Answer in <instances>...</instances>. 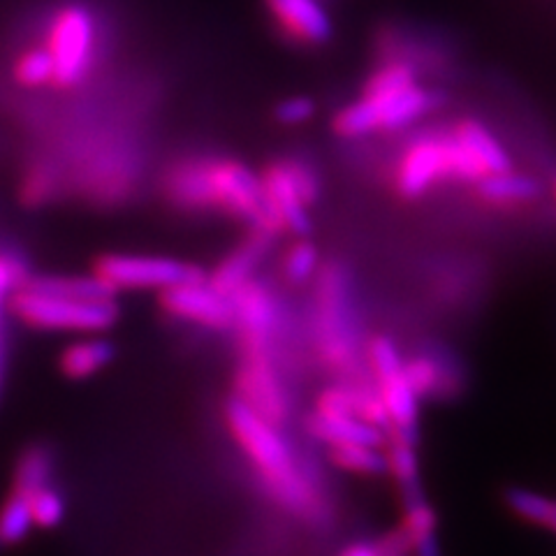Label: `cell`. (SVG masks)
I'll use <instances>...</instances> for the list:
<instances>
[{"label":"cell","mask_w":556,"mask_h":556,"mask_svg":"<svg viewBox=\"0 0 556 556\" xmlns=\"http://www.w3.org/2000/svg\"><path fill=\"white\" fill-rule=\"evenodd\" d=\"M482 177V167L445 126L422 128L406 139L392 161L390 186L399 200L417 202L439 186H473Z\"/></svg>","instance_id":"6da1fadb"},{"label":"cell","mask_w":556,"mask_h":556,"mask_svg":"<svg viewBox=\"0 0 556 556\" xmlns=\"http://www.w3.org/2000/svg\"><path fill=\"white\" fill-rule=\"evenodd\" d=\"M225 415H228L235 439L263 476L269 494L288 510L311 515L316 508V492L304 478L283 433L249 404H243L239 396L230 399Z\"/></svg>","instance_id":"7a4b0ae2"},{"label":"cell","mask_w":556,"mask_h":556,"mask_svg":"<svg viewBox=\"0 0 556 556\" xmlns=\"http://www.w3.org/2000/svg\"><path fill=\"white\" fill-rule=\"evenodd\" d=\"M445 93L415 84L410 89L382 96H359L332 118V132L341 139H367L376 132H394L415 126L417 121L439 112Z\"/></svg>","instance_id":"3957f363"},{"label":"cell","mask_w":556,"mask_h":556,"mask_svg":"<svg viewBox=\"0 0 556 556\" xmlns=\"http://www.w3.org/2000/svg\"><path fill=\"white\" fill-rule=\"evenodd\" d=\"M10 311L30 329L56 334H102L118 320L116 300H77L26 281L14 290Z\"/></svg>","instance_id":"277c9868"},{"label":"cell","mask_w":556,"mask_h":556,"mask_svg":"<svg viewBox=\"0 0 556 556\" xmlns=\"http://www.w3.org/2000/svg\"><path fill=\"white\" fill-rule=\"evenodd\" d=\"M96 38V22L86 8L67 5L54 16L47 49L54 59V84L61 89H73L93 73Z\"/></svg>","instance_id":"5b68a950"},{"label":"cell","mask_w":556,"mask_h":556,"mask_svg":"<svg viewBox=\"0 0 556 556\" xmlns=\"http://www.w3.org/2000/svg\"><path fill=\"white\" fill-rule=\"evenodd\" d=\"M93 274L108 283L116 294L121 290H167L181 283L200 281L206 274L181 263V260L163 255H132V253H110L102 255Z\"/></svg>","instance_id":"8992f818"},{"label":"cell","mask_w":556,"mask_h":556,"mask_svg":"<svg viewBox=\"0 0 556 556\" xmlns=\"http://www.w3.org/2000/svg\"><path fill=\"white\" fill-rule=\"evenodd\" d=\"M371 362L378 376L380 399L386 404L390 429L396 441L415 445L420 439V396L415 394L406 378L402 355H399L394 341L378 337L371 343Z\"/></svg>","instance_id":"52a82bcc"},{"label":"cell","mask_w":556,"mask_h":556,"mask_svg":"<svg viewBox=\"0 0 556 556\" xmlns=\"http://www.w3.org/2000/svg\"><path fill=\"white\" fill-rule=\"evenodd\" d=\"M318 329L323 351L332 362L355 353V308H353V286L345 267L332 263L323 267L318 276Z\"/></svg>","instance_id":"ba28073f"},{"label":"cell","mask_w":556,"mask_h":556,"mask_svg":"<svg viewBox=\"0 0 556 556\" xmlns=\"http://www.w3.org/2000/svg\"><path fill=\"white\" fill-rule=\"evenodd\" d=\"M161 306L172 318L208 329H230L237 320L232 298L208 283V278L163 290Z\"/></svg>","instance_id":"9c48e42d"},{"label":"cell","mask_w":556,"mask_h":556,"mask_svg":"<svg viewBox=\"0 0 556 556\" xmlns=\"http://www.w3.org/2000/svg\"><path fill=\"white\" fill-rule=\"evenodd\" d=\"M281 38L298 47H325L334 38L332 16L320 0H265Z\"/></svg>","instance_id":"30bf717a"},{"label":"cell","mask_w":556,"mask_h":556,"mask_svg":"<svg viewBox=\"0 0 556 556\" xmlns=\"http://www.w3.org/2000/svg\"><path fill=\"white\" fill-rule=\"evenodd\" d=\"M208 161H212V153H198L167 167L163 177V195L167 204L186 214L214 212Z\"/></svg>","instance_id":"8fae6325"},{"label":"cell","mask_w":556,"mask_h":556,"mask_svg":"<svg viewBox=\"0 0 556 556\" xmlns=\"http://www.w3.org/2000/svg\"><path fill=\"white\" fill-rule=\"evenodd\" d=\"M235 304V325L243 327V334H247L249 353H269V343L276 332L278 325V304L274 294L260 283L255 278H249L239 290L232 294Z\"/></svg>","instance_id":"7c38bea8"},{"label":"cell","mask_w":556,"mask_h":556,"mask_svg":"<svg viewBox=\"0 0 556 556\" xmlns=\"http://www.w3.org/2000/svg\"><path fill=\"white\" fill-rule=\"evenodd\" d=\"M260 181H263L265 195L269 200V206L278 225H281V230L300 239L308 237L313 230L308 206L302 200L300 188L290 177L281 155H276L274 161H269L263 169H260Z\"/></svg>","instance_id":"4fadbf2b"},{"label":"cell","mask_w":556,"mask_h":556,"mask_svg":"<svg viewBox=\"0 0 556 556\" xmlns=\"http://www.w3.org/2000/svg\"><path fill=\"white\" fill-rule=\"evenodd\" d=\"M239 399L271 425L283 422L288 417L286 394L267 355L249 353L239 374Z\"/></svg>","instance_id":"5bb4252c"},{"label":"cell","mask_w":556,"mask_h":556,"mask_svg":"<svg viewBox=\"0 0 556 556\" xmlns=\"http://www.w3.org/2000/svg\"><path fill=\"white\" fill-rule=\"evenodd\" d=\"M276 239H278L276 232L251 230L249 237L243 239L232 253L223 257V263L214 269V274L206 276L208 283L216 286L225 294H232L235 290H239L243 283H247L249 278H253L255 269L267 257Z\"/></svg>","instance_id":"9a60e30c"},{"label":"cell","mask_w":556,"mask_h":556,"mask_svg":"<svg viewBox=\"0 0 556 556\" xmlns=\"http://www.w3.org/2000/svg\"><path fill=\"white\" fill-rule=\"evenodd\" d=\"M306 429L313 439H318L327 445H371L382 447L388 443L386 429H380L371 422H364L355 415L318 410L306 420Z\"/></svg>","instance_id":"2e32d148"},{"label":"cell","mask_w":556,"mask_h":556,"mask_svg":"<svg viewBox=\"0 0 556 556\" xmlns=\"http://www.w3.org/2000/svg\"><path fill=\"white\" fill-rule=\"evenodd\" d=\"M471 190L478 202L496 208H515L521 204H531L543 193L541 184L533 177L515 169L486 174V177L478 179L471 186Z\"/></svg>","instance_id":"e0dca14e"},{"label":"cell","mask_w":556,"mask_h":556,"mask_svg":"<svg viewBox=\"0 0 556 556\" xmlns=\"http://www.w3.org/2000/svg\"><path fill=\"white\" fill-rule=\"evenodd\" d=\"M450 128L464 144V149L473 155V161L482 167L484 177L486 174L513 169L510 153L501 144V139L494 135V130L486 128L480 118L464 116L452 121Z\"/></svg>","instance_id":"ac0fdd59"},{"label":"cell","mask_w":556,"mask_h":556,"mask_svg":"<svg viewBox=\"0 0 556 556\" xmlns=\"http://www.w3.org/2000/svg\"><path fill=\"white\" fill-rule=\"evenodd\" d=\"M116 357V348L100 334H81L63 348L59 369L70 380H89L110 367Z\"/></svg>","instance_id":"d6986e66"},{"label":"cell","mask_w":556,"mask_h":556,"mask_svg":"<svg viewBox=\"0 0 556 556\" xmlns=\"http://www.w3.org/2000/svg\"><path fill=\"white\" fill-rule=\"evenodd\" d=\"M320 410L348 413V415H355V417H359V420L371 422L380 429H390L386 404H382L380 394H374L369 390H359V388L327 390L320 399Z\"/></svg>","instance_id":"ffe728a7"},{"label":"cell","mask_w":556,"mask_h":556,"mask_svg":"<svg viewBox=\"0 0 556 556\" xmlns=\"http://www.w3.org/2000/svg\"><path fill=\"white\" fill-rule=\"evenodd\" d=\"M56 482V455L54 450L42 443L28 445L14 466L12 490L24 496L38 492L40 486Z\"/></svg>","instance_id":"44dd1931"},{"label":"cell","mask_w":556,"mask_h":556,"mask_svg":"<svg viewBox=\"0 0 556 556\" xmlns=\"http://www.w3.org/2000/svg\"><path fill=\"white\" fill-rule=\"evenodd\" d=\"M35 529L28 498L10 490L8 498L0 503V549H12L22 545Z\"/></svg>","instance_id":"7402d4cb"},{"label":"cell","mask_w":556,"mask_h":556,"mask_svg":"<svg viewBox=\"0 0 556 556\" xmlns=\"http://www.w3.org/2000/svg\"><path fill=\"white\" fill-rule=\"evenodd\" d=\"M388 471L399 482V490H402L404 496V506L406 503H415L425 498L422 490V480H420V464H417L415 455V445L404 443V441H394L390 455H388Z\"/></svg>","instance_id":"603a6c76"},{"label":"cell","mask_w":556,"mask_h":556,"mask_svg":"<svg viewBox=\"0 0 556 556\" xmlns=\"http://www.w3.org/2000/svg\"><path fill=\"white\" fill-rule=\"evenodd\" d=\"M28 278V265L12 251H0V386H3L5 374V332H3V316L10 308V300L14 290L20 288Z\"/></svg>","instance_id":"cb8c5ba5"},{"label":"cell","mask_w":556,"mask_h":556,"mask_svg":"<svg viewBox=\"0 0 556 556\" xmlns=\"http://www.w3.org/2000/svg\"><path fill=\"white\" fill-rule=\"evenodd\" d=\"M26 498L35 529H56L67 515V498L56 482L40 486Z\"/></svg>","instance_id":"d4e9b609"},{"label":"cell","mask_w":556,"mask_h":556,"mask_svg":"<svg viewBox=\"0 0 556 556\" xmlns=\"http://www.w3.org/2000/svg\"><path fill=\"white\" fill-rule=\"evenodd\" d=\"M406 378L413 386L417 396H441L447 388V369L439 359L417 355L408 364H404Z\"/></svg>","instance_id":"484cf974"},{"label":"cell","mask_w":556,"mask_h":556,"mask_svg":"<svg viewBox=\"0 0 556 556\" xmlns=\"http://www.w3.org/2000/svg\"><path fill=\"white\" fill-rule=\"evenodd\" d=\"M332 459L345 471L364 476L388 473V455L380 447L371 445H337L332 447Z\"/></svg>","instance_id":"4316f807"},{"label":"cell","mask_w":556,"mask_h":556,"mask_svg":"<svg viewBox=\"0 0 556 556\" xmlns=\"http://www.w3.org/2000/svg\"><path fill=\"white\" fill-rule=\"evenodd\" d=\"M14 77L20 84L28 86V89L54 81V59H51L49 49L45 47L24 51L14 63Z\"/></svg>","instance_id":"83f0119b"},{"label":"cell","mask_w":556,"mask_h":556,"mask_svg":"<svg viewBox=\"0 0 556 556\" xmlns=\"http://www.w3.org/2000/svg\"><path fill=\"white\" fill-rule=\"evenodd\" d=\"M318 249L304 237L286 255V276L292 283H306L318 271Z\"/></svg>","instance_id":"f1b7e54d"},{"label":"cell","mask_w":556,"mask_h":556,"mask_svg":"<svg viewBox=\"0 0 556 556\" xmlns=\"http://www.w3.org/2000/svg\"><path fill=\"white\" fill-rule=\"evenodd\" d=\"M318 112V104L313 98L308 96H290V98H283L281 102H276L274 108V121L278 126L283 128H298V126H304L308 124V121L316 116Z\"/></svg>","instance_id":"f546056e"},{"label":"cell","mask_w":556,"mask_h":556,"mask_svg":"<svg viewBox=\"0 0 556 556\" xmlns=\"http://www.w3.org/2000/svg\"><path fill=\"white\" fill-rule=\"evenodd\" d=\"M56 190V174L47 165H35L24 181V200L28 204L47 202Z\"/></svg>","instance_id":"4dcf8cb0"},{"label":"cell","mask_w":556,"mask_h":556,"mask_svg":"<svg viewBox=\"0 0 556 556\" xmlns=\"http://www.w3.org/2000/svg\"><path fill=\"white\" fill-rule=\"evenodd\" d=\"M404 531L408 533L410 541L427 533H437V513L431 510L427 498L406 503V521H404Z\"/></svg>","instance_id":"1f68e13d"},{"label":"cell","mask_w":556,"mask_h":556,"mask_svg":"<svg viewBox=\"0 0 556 556\" xmlns=\"http://www.w3.org/2000/svg\"><path fill=\"white\" fill-rule=\"evenodd\" d=\"M410 549L415 552V556H443L437 533L415 538V541H410Z\"/></svg>","instance_id":"d6a6232c"},{"label":"cell","mask_w":556,"mask_h":556,"mask_svg":"<svg viewBox=\"0 0 556 556\" xmlns=\"http://www.w3.org/2000/svg\"><path fill=\"white\" fill-rule=\"evenodd\" d=\"M341 556H382L378 543H355V545H348Z\"/></svg>","instance_id":"836d02e7"},{"label":"cell","mask_w":556,"mask_h":556,"mask_svg":"<svg viewBox=\"0 0 556 556\" xmlns=\"http://www.w3.org/2000/svg\"><path fill=\"white\" fill-rule=\"evenodd\" d=\"M547 529L556 531V501H554V513H552V517H549V525H547Z\"/></svg>","instance_id":"e575fe53"},{"label":"cell","mask_w":556,"mask_h":556,"mask_svg":"<svg viewBox=\"0 0 556 556\" xmlns=\"http://www.w3.org/2000/svg\"><path fill=\"white\" fill-rule=\"evenodd\" d=\"M554 198H556V181H554Z\"/></svg>","instance_id":"d590c367"}]
</instances>
